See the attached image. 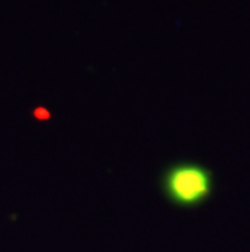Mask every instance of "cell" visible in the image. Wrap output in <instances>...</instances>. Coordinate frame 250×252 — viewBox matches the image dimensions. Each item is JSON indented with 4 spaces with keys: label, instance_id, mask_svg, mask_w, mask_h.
Masks as SVG:
<instances>
[{
    "label": "cell",
    "instance_id": "cell-1",
    "mask_svg": "<svg viewBox=\"0 0 250 252\" xmlns=\"http://www.w3.org/2000/svg\"><path fill=\"white\" fill-rule=\"evenodd\" d=\"M164 197L175 207L195 208L213 195L215 179L206 166L195 161L171 164L161 176Z\"/></svg>",
    "mask_w": 250,
    "mask_h": 252
}]
</instances>
